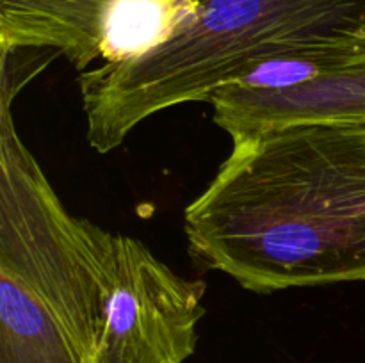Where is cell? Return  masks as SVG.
<instances>
[{"mask_svg": "<svg viewBox=\"0 0 365 363\" xmlns=\"http://www.w3.org/2000/svg\"><path fill=\"white\" fill-rule=\"evenodd\" d=\"M184 223L196 265L248 290L365 280V125H291L234 142Z\"/></svg>", "mask_w": 365, "mask_h": 363, "instance_id": "obj_1", "label": "cell"}, {"mask_svg": "<svg viewBox=\"0 0 365 363\" xmlns=\"http://www.w3.org/2000/svg\"><path fill=\"white\" fill-rule=\"evenodd\" d=\"M0 105V363H95L113 288L116 235L61 203Z\"/></svg>", "mask_w": 365, "mask_h": 363, "instance_id": "obj_2", "label": "cell"}, {"mask_svg": "<svg viewBox=\"0 0 365 363\" xmlns=\"http://www.w3.org/2000/svg\"><path fill=\"white\" fill-rule=\"evenodd\" d=\"M196 16L166 45L78 75L86 137L118 148L152 114L209 102L257 64L298 52L365 60V0H195Z\"/></svg>", "mask_w": 365, "mask_h": 363, "instance_id": "obj_3", "label": "cell"}, {"mask_svg": "<svg viewBox=\"0 0 365 363\" xmlns=\"http://www.w3.org/2000/svg\"><path fill=\"white\" fill-rule=\"evenodd\" d=\"M205 285L185 280L145 244L116 235L113 288L95 363H184L195 352Z\"/></svg>", "mask_w": 365, "mask_h": 363, "instance_id": "obj_4", "label": "cell"}, {"mask_svg": "<svg viewBox=\"0 0 365 363\" xmlns=\"http://www.w3.org/2000/svg\"><path fill=\"white\" fill-rule=\"evenodd\" d=\"M209 103L234 142L291 125H365V60L284 89L221 85Z\"/></svg>", "mask_w": 365, "mask_h": 363, "instance_id": "obj_5", "label": "cell"}, {"mask_svg": "<svg viewBox=\"0 0 365 363\" xmlns=\"http://www.w3.org/2000/svg\"><path fill=\"white\" fill-rule=\"evenodd\" d=\"M116 0H0V48H52L78 71L100 57L103 27Z\"/></svg>", "mask_w": 365, "mask_h": 363, "instance_id": "obj_6", "label": "cell"}, {"mask_svg": "<svg viewBox=\"0 0 365 363\" xmlns=\"http://www.w3.org/2000/svg\"><path fill=\"white\" fill-rule=\"evenodd\" d=\"M196 16L195 0H116L103 27L106 63L138 59L180 36Z\"/></svg>", "mask_w": 365, "mask_h": 363, "instance_id": "obj_7", "label": "cell"}, {"mask_svg": "<svg viewBox=\"0 0 365 363\" xmlns=\"http://www.w3.org/2000/svg\"><path fill=\"white\" fill-rule=\"evenodd\" d=\"M351 64H356V60L334 52L287 53L257 64L232 84L246 89H284L305 84Z\"/></svg>", "mask_w": 365, "mask_h": 363, "instance_id": "obj_8", "label": "cell"}]
</instances>
